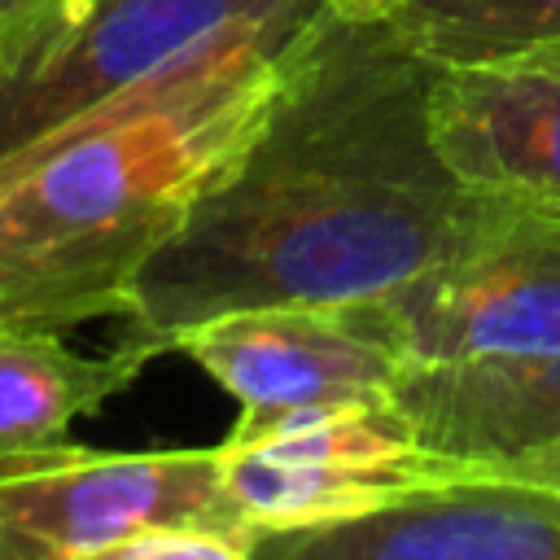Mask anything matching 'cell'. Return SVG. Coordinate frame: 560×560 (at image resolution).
I'll use <instances>...</instances> for the list:
<instances>
[{
	"label": "cell",
	"mask_w": 560,
	"mask_h": 560,
	"mask_svg": "<svg viewBox=\"0 0 560 560\" xmlns=\"http://www.w3.org/2000/svg\"><path fill=\"white\" fill-rule=\"evenodd\" d=\"M171 350L210 372L236 402V424L389 394L402 359L354 306H249L175 332Z\"/></svg>",
	"instance_id": "52a82bcc"
},
{
	"label": "cell",
	"mask_w": 560,
	"mask_h": 560,
	"mask_svg": "<svg viewBox=\"0 0 560 560\" xmlns=\"http://www.w3.org/2000/svg\"><path fill=\"white\" fill-rule=\"evenodd\" d=\"M219 455L228 490L262 542L368 516L451 472V464L420 446L394 394L232 424Z\"/></svg>",
	"instance_id": "8992f818"
},
{
	"label": "cell",
	"mask_w": 560,
	"mask_h": 560,
	"mask_svg": "<svg viewBox=\"0 0 560 560\" xmlns=\"http://www.w3.org/2000/svg\"><path fill=\"white\" fill-rule=\"evenodd\" d=\"M494 472H512V477H525V481H542V486H556L560 490V442L556 446H542V451H529V455H516V459H503V464H490Z\"/></svg>",
	"instance_id": "4fadbf2b"
},
{
	"label": "cell",
	"mask_w": 560,
	"mask_h": 560,
	"mask_svg": "<svg viewBox=\"0 0 560 560\" xmlns=\"http://www.w3.org/2000/svg\"><path fill=\"white\" fill-rule=\"evenodd\" d=\"M438 61L385 13L324 9L276 92L140 267L127 319L158 354L175 332L249 306H354L446 258L490 206L438 153Z\"/></svg>",
	"instance_id": "6da1fadb"
},
{
	"label": "cell",
	"mask_w": 560,
	"mask_h": 560,
	"mask_svg": "<svg viewBox=\"0 0 560 560\" xmlns=\"http://www.w3.org/2000/svg\"><path fill=\"white\" fill-rule=\"evenodd\" d=\"M324 0H44L0 22V171L223 35Z\"/></svg>",
	"instance_id": "3957f363"
},
{
	"label": "cell",
	"mask_w": 560,
	"mask_h": 560,
	"mask_svg": "<svg viewBox=\"0 0 560 560\" xmlns=\"http://www.w3.org/2000/svg\"><path fill=\"white\" fill-rule=\"evenodd\" d=\"M35 4H44V0H0V22H13L22 13H31Z\"/></svg>",
	"instance_id": "9a60e30c"
},
{
	"label": "cell",
	"mask_w": 560,
	"mask_h": 560,
	"mask_svg": "<svg viewBox=\"0 0 560 560\" xmlns=\"http://www.w3.org/2000/svg\"><path fill=\"white\" fill-rule=\"evenodd\" d=\"M158 346L122 337L109 354H79L48 328L0 324V455L66 442L70 420L122 394Z\"/></svg>",
	"instance_id": "8fae6325"
},
{
	"label": "cell",
	"mask_w": 560,
	"mask_h": 560,
	"mask_svg": "<svg viewBox=\"0 0 560 560\" xmlns=\"http://www.w3.org/2000/svg\"><path fill=\"white\" fill-rule=\"evenodd\" d=\"M284 560H560V490L494 468H451L433 486L324 529L271 534Z\"/></svg>",
	"instance_id": "ba28073f"
},
{
	"label": "cell",
	"mask_w": 560,
	"mask_h": 560,
	"mask_svg": "<svg viewBox=\"0 0 560 560\" xmlns=\"http://www.w3.org/2000/svg\"><path fill=\"white\" fill-rule=\"evenodd\" d=\"M324 4L337 13H385L389 9V0H324Z\"/></svg>",
	"instance_id": "5bb4252c"
},
{
	"label": "cell",
	"mask_w": 560,
	"mask_h": 560,
	"mask_svg": "<svg viewBox=\"0 0 560 560\" xmlns=\"http://www.w3.org/2000/svg\"><path fill=\"white\" fill-rule=\"evenodd\" d=\"M385 18L438 66H481L560 44V0H389Z\"/></svg>",
	"instance_id": "7c38bea8"
},
{
	"label": "cell",
	"mask_w": 560,
	"mask_h": 560,
	"mask_svg": "<svg viewBox=\"0 0 560 560\" xmlns=\"http://www.w3.org/2000/svg\"><path fill=\"white\" fill-rule=\"evenodd\" d=\"M420 446L451 468H490L560 442V354L420 363L394 381Z\"/></svg>",
	"instance_id": "30bf717a"
},
{
	"label": "cell",
	"mask_w": 560,
	"mask_h": 560,
	"mask_svg": "<svg viewBox=\"0 0 560 560\" xmlns=\"http://www.w3.org/2000/svg\"><path fill=\"white\" fill-rule=\"evenodd\" d=\"M201 525L258 556V525L236 508L223 455L88 451L52 442L0 455V560H118L127 542Z\"/></svg>",
	"instance_id": "277c9868"
},
{
	"label": "cell",
	"mask_w": 560,
	"mask_h": 560,
	"mask_svg": "<svg viewBox=\"0 0 560 560\" xmlns=\"http://www.w3.org/2000/svg\"><path fill=\"white\" fill-rule=\"evenodd\" d=\"M319 13L241 26L4 166L0 324L66 332L127 315L140 267L249 140Z\"/></svg>",
	"instance_id": "7a4b0ae2"
},
{
	"label": "cell",
	"mask_w": 560,
	"mask_h": 560,
	"mask_svg": "<svg viewBox=\"0 0 560 560\" xmlns=\"http://www.w3.org/2000/svg\"><path fill=\"white\" fill-rule=\"evenodd\" d=\"M442 162L477 192L560 206V44L442 66L429 96Z\"/></svg>",
	"instance_id": "9c48e42d"
},
{
	"label": "cell",
	"mask_w": 560,
	"mask_h": 560,
	"mask_svg": "<svg viewBox=\"0 0 560 560\" xmlns=\"http://www.w3.org/2000/svg\"><path fill=\"white\" fill-rule=\"evenodd\" d=\"M354 311L402 368L560 354V206L490 197L446 258Z\"/></svg>",
	"instance_id": "5b68a950"
}]
</instances>
